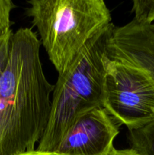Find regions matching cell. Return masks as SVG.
<instances>
[{"label":"cell","instance_id":"cell-1","mask_svg":"<svg viewBox=\"0 0 154 155\" xmlns=\"http://www.w3.org/2000/svg\"><path fill=\"white\" fill-rule=\"evenodd\" d=\"M40 46L32 29L20 28L13 34L0 80V155L35 151L48 126L54 85L44 74Z\"/></svg>","mask_w":154,"mask_h":155},{"label":"cell","instance_id":"cell-2","mask_svg":"<svg viewBox=\"0 0 154 155\" xmlns=\"http://www.w3.org/2000/svg\"><path fill=\"white\" fill-rule=\"evenodd\" d=\"M113 27L112 23L101 30L72 66L58 75L52 93L49 120L36 151L53 152L79 116L103 107L107 43Z\"/></svg>","mask_w":154,"mask_h":155},{"label":"cell","instance_id":"cell-3","mask_svg":"<svg viewBox=\"0 0 154 155\" xmlns=\"http://www.w3.org/2000/svg\"><path fill=\"white\" fill-rule=\"evenodd\" d=\"M31 18L50 61L61 75L88 42L112 24L103 0H30Z\"/></svg>","mask_w":154,"mask_h":155},{"label":"cell","instance_id":"cell-4","mask_svg":"<svg viewBox=\"0 0 154 155\" xmlns=\"http://www.w3.org/2000/svg\"><path fill=\"white\" fill-rule=\"evenodd\" d=\"M103 107L128 131L143 127L154 120V80L140 68L108 57Z\"/></svg>","mask_w":154,"mask_h":155},{"label":"cell","instance_id":"cell-5","mask_svg":"<svg viewBox=\"0 0 154 155\" xmlns=\"http://www.w3.org/2000/svg\"><path fill=\"white\" fill-rule=\"evenodd\" d=\"M119 124L103 107L86 111L74 120L54 151L60 155H111Z\"/></svg>","mask_w":154,"mask_h":155},{"label":"cell","instance_id":"cell-6","mask_svg":"<svg viewBox=\"0 0 154 155\" xmlns=\"http://www.w3.org/2000/svg\"><path fill=\"white\" fill-rule=\"evenodd\" d=\"M110 59L140 68L154 80V33L134 20L113 27L107 43Z\"/></svg>","mask_w":154,"mask_h":155},{"label":"cell","instance_id":"cell-7","mask_svg":"<svg viewBox=\"0 0 154 155\" xmlns=\"http://www.w3.org/2000/svg\"><path fill=\"white\" fill-rule=\"evenodd\" d=\"M131 148L140 155H154V120L128 131Z\"/></svg>","mask_w":154,"mask_h":155},{"label":"cell","instance_id":"cell-8","mask_svg":"<svg viewBox=\"0 0 154 155\" xmlns=\"http://www.w3.org/2000/svg\"><path fill=\"white\" fill-rule=\"evenodd\" d=\"M131 12L136 23L143 26L154 24V0H134Z\"/></svg>","mask_w":154,"mask_h":155},{"label":"cell","instance_id":"cell-9","mask_svg":"<svg viewBox=\"0 0 154 155\" xmlns=\"http://www.w3.org/2000/svg\"><path fill=\"white\" fill-rule=\"evenodd\" d=\"M13 34V31L10 30L0 37V80L9 61Z\"/></svg>","mask_w":154,"mask_h":155},{"label":"cell","instance_id":"cell-10","mask_svg":"<svg viewBox=\"0 0 154 155\" xmlns=\"http://www.w3.org/2000/svg\"><path fill=\"white\" fill-rule=\"evenodd\" d=\"M15 8L11 0H0V37L11 29V13Z\"/></svg>","mask_w":154,"mask_h":155},{"label":"cell","instance_id":"cell-11","mask_svg":"<svg viewBox=\"0 0 154 155\" xmlns=\"http://www.w3.org/2000/svg\"><path fill=\"white\" fill-rule=\"evenodd\" d=\"M111 155H140L138 153L136 152L132 148H128V149H123V150H117L113 153Z\"/></svg>","mask_w":154,"mask_h":155},{"label":"cell","instance_id":"cell-12","mask_svg":"<svg viewBox=\"0 0 154 155\" xmlns=\"http://www.w3.org/2000/svg\"><path fill=\"white\" fill-rule=\"evenodd\" d=\"M21 155H60V154H55V153L41 152V151H36V150H35V151H31V152L24 153V154H22Z\"/></svg>","mask_w":154,"mask_h":155},{"label":"cell","instance_id":"cell-13","mask_svg":"<svg viewBox=\"0 0 154 155\" xmlns=\"http://www.w3.org/2000/svg\"><path fill=\"white\" fill-rule=\"evenodd\" d=\"M149 27H150V29L152 30V32H153V33H154V24H152V25H151V26H149Z\"/></svg>","mask_w":154,"mask_h":155}]
</instances>
